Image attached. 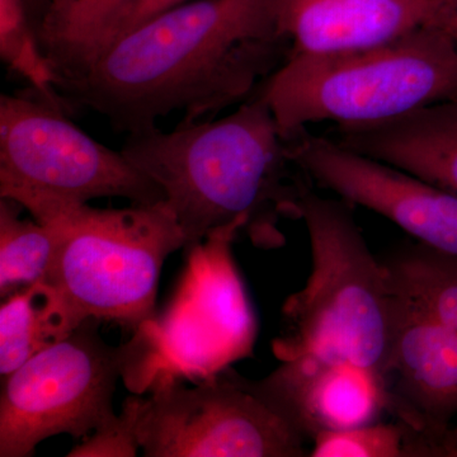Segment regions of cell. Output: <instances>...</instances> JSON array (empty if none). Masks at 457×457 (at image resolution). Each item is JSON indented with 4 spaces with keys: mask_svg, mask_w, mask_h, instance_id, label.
Segmentation results:
<instances>
[{
    "mask_svg": "<svg viewBox=\"0 0 457 457\" xmlns=\"http://www.w3.org/2000/svg\"><path fill=\"white\" fill-rule=\"evenodd\" d=\"M88 319L2 378L0 457L32 456L53 436L83 438L116 420L113 395L143 343L108 345Z\"/></svg>",
    "mask_w": 457,
    "mask_h": 457,
    "instance_id": "52a82bcc",
    "label": "cell"
},
{
    "mask_svg": "<svg viewBox=\"0 0 457 457\" xmlns=\"http://www.w3.org/2000/svg\"><path fill=\"white\" fill-rule=\"evenodd\" d=\"M291 156L312 183L348 204L398 225L414 242L457 255V196L399 170L359 154L308 129L288 140Z\"/></svg>",
    "mask_w": 457,
    "mask_h": 457,
    "instance_id": "9c48e42d",
    "label": "cell"
},
{
    "mask_svg": "<svg viewBox=\"0 0 457 457\" xmlns=\"http://www.w3.org/2000/svg\"><path fill=\"white\" fill-rule=\"evenodd\" d=\"M312 445L311 457L453 456L449 440L417 431L398 420L321 432Z\"/></svg>",
    "mask_w": 457,
    "mask_h": 457,
    "instance_id": "e0dca14e",
    "label": "cell"
},
{
    "mask_svg": "<svg viewBox=\"0 0 457 457\" xmlns=\"http://www.w3.org/2000/svg\"><path fill=\"white\" fill-rule=\"evenodd\" d=\"M135 437L145 457H305L308 441L233 370L185 386L161 381L130 396Z\"/></svg>",
    "mask_w": 457,
    "mask_h": 457,
    "instance_id": "ba28073f",
    "label": "cell"
},
{
    "mask_svg": "<svg viewBox=\"0 0 457 457\" xmlns=\"http://www.w3.org/2000/svg\"><path fill=\"white\" fill-rule=\"evenodd\" d=\"M60 338L37 286L5 297L0 308V375L16 371Z\"/></svg>",
    "mask_w": 457,
    "mask_h": 457,
    "instance_id": "d6986e66",
    "label": "cell"
},
{
    "mask_svg": "<svg viewBox=\"0 0 457 457\" xmlns=\"http://www.w3.org/2000/svg\"><path fill=\"white\" fill-rule=\"evenodd\" d=\"M386 374L389 414L417 431L447 438L457 416V330L394 293Z\"/></svg>",
    "mask_w": 457,
    "mask_h": 457,
    "instance_id": "8fae6325",
    "label": "cell"
},
{
    "mask_svg": "<svg viewBox=\"0 0 457 457\" xmlns=\"http://www.w3.org/2000/svg\"><path fill=\"white\" fill-rule=\"evenodd\" d=\"M65 108L26 89L0 97V197L41 222L96 198L135 204L164 201L154 180L80 130Z\"/></svg>",
    "mask_w": 457,
    "mask_h": 457,
    "instance_id": "8992f818",
    "label": "cell"
},
{
    "mask_svg": "<svg viewBox=\"0 0 457 457\" xmlns=\"http://www.w3.org/2000/svg\"><path fill=\"white\" fill-rule=\"evenodd\" d=\"M451 2H453V7H455L457 11V0H451Z\"/></svg>",
    "mask_w": 457,
    "mask_h": 457,
    "instance_id": "cb8c5ba5",
    "label": "cell"
},
{
    "mask_svg": "<svg viewBox=\"0 0 457 457\" xmlns=\"http://www.w3.org/2000/svg\"><path fill=\"white\" fill-rule=\"evenodd\" d=\"M257 92L286 141L312 123L393 119L457 99V38L423 29L372 49L290 55Z\"/></svg>",
    "mask_w": 457,
    "mask_h": 457,
    "instance_id": "277c9868",
    "label": "cell"
},
{
    "mask_svg": "<svg viewBox=\"0 0 457 457\" xmlns=\"http://www.w3.org/2000/svg\"><path fill=\"white\" fill-rule=\"evenodd\" d=\"M442 2L447 3V4L451 5V7H453V4H451L450 0H442ZM453 9H455V8H453ZM455 11H456V9H455ZM456 12H457V11H456Z\"/></svg>",
    "mask_w": 457,
    "mask_h": 457,
    "instance_id": "603a6c76",
    "label": "cell"
},
{
    "mask_svg": "<svg viewBox=\"0 0 457 457\" xmlns=\"http://www.w3.org/2000/svg\"><path fill=\"white\" fill-rule=\"evenodd\" d=\"M290 55L372 49L423 29L457 38V12L442 0H275Z\"/></svg>",
    "mask_w": 457,
    "mask_h": 457,
    "instance_id": "7c38bea8",
    "label": "cell"
},
{
    "mask_svg": "<svg viewBox=\"0 0 457 457\" xmlns=\"http://www.w3.org/2000/svg\"><path fill=\"white\" fill-rule=\"evenodd\" d=\"M121 153L163 191L186 248L228 228L245 231L257 248H279V225L300 219L312 188L257 89L221 119L128 135Z\"/></svg>",
    "mask_w": 457,
    "mask_h": 457,
    "instance_id": "7a4b0ae2",
    "label": "cell"
},
{
    "mask_svg": "<svg viewBox=\"0 0 457 457\" xmlns=\"http://www.w3.org/2000/svg\"><path fill=\"white\" fill-rule=\"evenodd\" d=\"M25 2L29 14H31L33 23L37 29L38 37H40L42 20H44L45 12L49 7L50 0H25Z\"/></svg>",
    "mask_w": 457,
    "mask_h": 457,
    "instance_id": "7402d4cb",
    "label": "cell"
},
{
    "mask_svg": "<svg viewBox=\"0 0 457 457\" xmlns=\"http://www.w3.org/2000/svg\"><path fill=\"white\" fill-rule=\"evenodd\" d=\"M130 411L123 407L121 413L110 425L102 427L74 447L69 457H131L139 453Z\"/></svg>",
    "mask_w": 457,
    "mask_h": 457,
    "instance_id": "ffe728a7",
    "label": "cell"
},
{
    "mask_svg": "<svg viewBox=\"0 0 457 457\" xmlns=\"http://www.w3.org/2000/svg\"><path fill=\"white\" fill-rule=\"evenodd\" d=\"M299 210L312 270L305 287L285 303L286 333L273 345L276 356L314 352L386 383L393 299L383 262L370 251L347 201L319 196L311 188Z\"/></svg>",
    "mask_w": 457,
    "mask_h": 457,
    "instance_id": "5b68a950",
    "label": "cell"
},
{
    "mask_svg": "<svg viewBox=\"0 0 457 457\" xmlns=\"http://www.w3.org/2000/svg\"><path fill=\"white\" fill-rule=\"evenodd\" d=\"M275 0L180 3L120 36L92 68L55 88L128 135L180 111L183 123L243 104L290 56Z\"/></svg>",
    "mask_w": 457,
    "mask_h": 457,
    "instance_id": "6da1fadb",
    "label": "cell"
},
{
    "mask_svg": "<svg viewBox=\"0 0 457 457\" xmlns=\"http://www.w3.org/2000/svg\"><path fill=\"white\" fill-rule=\"evenodd\" d=\"M394 293L457 330V255L405 243L381 260Z\"/></svg>",
    "mask_w": 457,
    "mask_h": 457,
    "instance_id": "9a60e30c",
    "label": "cell"
},
{
    "mask_svg": "<svg viewBox=\"0 0 457 457\" xmlns=\"http://www.w3.org/2000/svg\"><path fill=\"white\" fill-rule=\"evenodd\" d=\"M137 0H50L40 29L59 80L77 79L113 44Z\"/></svg>",
    "mask_w": 457,
    "mask_h": 457,
    "instance_id": "5bb4252c",
    "label": "cell"
},
{
    "mask_svg": "<svg viewBox=\"0 0 457 457\" xmlns=\"http://www.w3.org/2000/svg\"><path fill=\"white\" fill-rule=\"evenodd\" d=\"M185 2H188V0H137L129 16L123 21L121 29H120L116 38L131 31L135 27L145 22L149 18L156 16L165 9H170Z\"/></svg>",
    "mask_w": 457,
    "mask_h": 457,
    "instance_id": "44dd1931",
    "label": "cell"
},
{
    "mask_svg": "<svg viewBox=\"0 0 457 457\" xmlns=\"http://www.w3.org/2000/svg\"><path fill=\"white\" fill-rule=\"evenodd\" d=\"M253 385L308 442L319 433L369 425L389 414L383 378L314 352L286 357Z\"/></svg>",
    "mask_w": 457,
    "mask_h": 457,
    "instance_id": "30bf717a",
    "label": "cell"
},
{
    "mask_svg": "<svg viewBox=\"0 0 457 457\" xmlns=\"http://www.w3.org/2000/svg\"><path fill=\"white\" fill-rule=\"evenodd\" d=\"M23 207L0 197V296L2 299L46 281L60 242L56 222L21 218Z\"/></svg>",
    "mask_w": 457,
    "mask_h": 457,
    "instance_id": "2e32d148",
    "label": "cell"
},
{
    "mask_svg": "<svg viewBox=\"0 0 457 457\" xmlns=\"http://www.w3.org/2000/svg\"><path fill=\"white\" fill-rule=\"evenodd\" d=\"M46 222L59 225L62 242L46 281L36 286L62 338L88 319L137 329L155 317L164 262L187 246L164 201L125 209L74 204Z\"/></svg>",
    "mask_w": 457,
    "mask_h": 457,
    "instance_id": "3957f363",
    "label": "cell"
},
{
    "mask_svg": "<svg viewBox=\"0 0 457 457\" xmlns=\"http://www.w3.org/2000/svg\"><path fill=\"white\" fill-rule=\"evenodd\" d=\"M329 137L457 196V99L381 121L337 125Z\"/></svg>",
    "mask_w": 457,
    "mask_h": 457,
    "instance_id": "4fadbf2b",
    "label": "cell"
},
{
    "mask_svg": "<svg viewBox=\"0 0 457 457\" xmlns=\"http://www.w3.org/2000/svg\"><path fill=\"white\" fill-rule=\"evenodd\" d=\"M0 57L29 84L27 89L71 112L55 88V71L42 49L25 0H0Z\"/></svg>",
    "mask_w": 457,
    "mask_h": 457,
    "instance_id": "ac0fdd59",
    "label": "cell"
}]
</instances>
